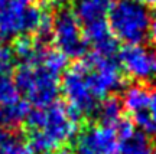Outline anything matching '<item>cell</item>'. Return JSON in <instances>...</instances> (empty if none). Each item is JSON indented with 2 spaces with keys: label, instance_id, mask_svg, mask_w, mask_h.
<instances>
[{
  "label": "cell",
  "instance_id": "ac0fdd59",
  "mask_svg": "<svg viewBox=\"0 0 156 154\" xmlns=\"http://www.w3.org/2000/svg\"><path fill=\"white\" fill-rule=\"evenodd\" d=\"M0 154H34L28 141L19 137H9L0 143Z\"/></svg>",
  "mask_w": 156,
  "mask_h": 154
},
{
  "label": "cell",
  "instance_id": "277c9868",
  "mask_svg": "<svg viewBox=\"0 0 156 154\" xmlns=\"http://www.w3.org/2000/svg\"><path fill=\"white\" fill-rule=\"evenodd\" d=\"M88 69V63L81 58L62 77L61 89L67 98L68 112L78 122L87 117L94 115L97 111V99L90 92L85 82V72Z\"/></svg>",
  "mask_w": 156,
  "mask_h": 154
},
{
  "label": "cell",
  "instance_id": "52a82bcc",
  "mask_svg": "<svg viewBox=\"0 0 156 154\" xmlns=\"http://www.w3.org/2000/svg\"><path fill=\"white\" fill-rule=\"evenodd\" d=\"M52 39L61 50L68 58L81 59L87 53V46L83 36L80 22L75 17L74 12L68 9H62L55 17L52 25Z\"/></svg>",
  "mask_w": 156,
  "mask_h": 154
},
{
  "label": "cell",
  "instance_id": "f546056e",
  "mask_svg": "<svg viewBox=\"0 0 156 154\" xmlns=\"http://www.w3.org/2000/svg\"><path fill=\"white\" fill-rule=\"evenodd\" d=\"M152 154H156V145H155V150H153V153Z\"/></svg>",
  "mask_w": 156,
  "mask_h": 154
},
{
  "label": "cell",
  "instance_id": "44dd1931",
  "mask_svg": "<svg viewBox=\"0 0 156 154\" xmlns=\"http://www.w3.org/2000/svg\"><path fill=\"white\" fill-rule=\"evenodd\" d=\"M13 61H15V56L12 53V49L5 46L0 39V75H7L10 72Z\"/></svg>",
  "mask_w": 156,
  "mask_h": 154
},
{
  "label": "cell",
  "instance_id": "6da1fadb",
  "mask_svg": "<svg viewBox=\"0 0 156 154\" xmlns=\"http://www.w3.org/2000/svg\"><path fill=\"white\" fill-rule=\"evenodd\" d=\"M81 122L75 121L64 102L55 101L44 108V124L38 131L28 132V144L34 153H52L77 137Z\"/></svg>",
  "mask_w": 156,
  "mask_h": 154
},
{
  "label": "cell",
  "instance_id": "e0dca14e",
  "mask_svg": "<svg viewBox=\"0 0 156 154\" xmlns=\"http://www.w3.org/2000/svg\"><path fill=\"white\" fill-rule=\"evenodd\" d=\"M19 91L9 75H0V108L19 101Z\"/></svg>",
  "mask_w": 156,
  "mask_h": 154
},
{
  "label": "cell",
  "instance_id": "83f0119b",
  "mask_svg": "<svg viewBox=\"0 0 156 154\" xmlns=\"http://www.w3.org/2000/svg\"><path fill=\"white\" fill-rule=\"evenodd\" d=\"M13 2H16V3H19V5H22V6H28V5H32L36 0H13Z\"/></svg>",
  "mask_w": 156,
  "mask_h": 154
},
{
  "label": "cell",
  "instance_id": "f1b7e54d",
  "mask_svg": "<svg viewBox=\"0 0 156 154\" xmlns=\"http://www.w3.org/2000/svg\"><path fill=\"white\" fill-rule=\"evenodd\" d=\"M6 2H7V0H0V6L3 5V3H6Z\"/></svg>",
  "mask_w": 156,
  "mask_h": 154
},
{
  "label": "cell",
  "instance_id": "8fae6325",
  "mask_svg": "<svg viewBox=\"0 0 156 154\" xmlns=\"http://www.w3.org/2000/svg\"><path fill=\"white\" fill-rule=\"evenodd\" d=\"M114 2L116 0H77L74 15L78 22L87 25L94 20L104 19V15L110 10Z\"/></svg>",
  "mask_w": 156,
  "mask_h": 154
},
{
  "label": "cell",
  "instance_id": "3957f363",
  "mask_svg": "<svg viewBox=\"0 0 156 154\" xmlns=\"http://www.w3.org/2000/svg\"><path fill=\"white\" fill-rule=\"evenodd\" d=\"M13 82L19 92L34 107L44 110L54 104L59 94L58 77L51 74L44 66L20 65L15 74Z\"/></svg>",
  "mask_w": 156,
  "mask_h": 154
},
{
  "label": "cell",
  "instance_id": "d6986e66",
  "mask_svg": "<svg viewBox=\"0 0 156 154\" xmlns=\"http://www.w3.org/2000/svg\"><path fill=\"white\" fill-rule=\"evenodd\" d=\"M133 124L134 127H137L142 134L145 135H156V122L153 121V118L151 117L149 112L142 111V112H136L133 114Z\"/></svg>",
  "mask_w": 156,
  "mask_h": 154
},
{
  "label": "cell",
  "instance_id": "4fadbf2b",
  "mask_svg": "<svg viewBox=\"0 0 156 154\" xmlns=\"http://www.w3.org/2000/svg\"><path fill=\"white\" fill-rule=\"evenodd\" d=\"M98 117L101 120V124L114 127L117 122L123 118V105L122 101L117 97H107L101 102L100 107H97Z\"/></svg>",
  "mask_w": 156,
  "mask_h": 154
},
{
  "label": "cell",
  "instance_id": "7c38bea8",
  "mask_svg": "<svg viewBox=\"0 0 156 154\" xmlns=\"http://www.w3.org/2000/svg\"><path fill=\"white\" fill-rule=\"evenodd\" d=\"M149 101H151V94L145 87L132 85L126 88L123 94L122 105L126 111L136 114V112H142V111H146V108H149Z\"/></svg>",
  "mask_w": 156,
  "mask_h": 154
},
{
  "label": "cell",
  "instance_id": "5bb4252c",
  "mask_svg": "<svg viewBox=\"0 0 156 154\" xmlns=\"http://www.w3.org/2000/svg\"><path fill=\"white\" fill-rule=\"evenodd\" d=\"M30 104L25 99H19L13 104L7 105V107H2L0 111H2V115H3V120H5L7 128H12V127L19 125L20 122H23L26 120V117L29 115L30 112Z\"/></svg>",
  "mask_w": 156,
  "mask_h": 154
},
{
  "label": "cell",
  "instance_id": "4316f807",
  "mask_svg": "<svg viewBox=\"0 0 156 154\" xmlns=\"http://www.w3.org/2000/svg\"><path fill=\"white\" fill-rule=\"evenodd\" d=\"M46 154H73L68 149H58L55 151H52V153H46Z\"/></svg>",
  "mask_w": 156,
  "mask_h": 154
},
{
  "label": "cell",
  "instance_id": "9c48e42d",
  "mask_svg": "<svg viewBox=\"0 0 156 154\" xmlns=\"http://www.w3.org/2000/svg\"><path fill=\"white\" fill-rule=\"evenodd\" d=\"M119 62L134 79L146 81L156 75V53L142 45H124L119 50Z\"/></svg>",
  "mask_w": 156,
  "mask_h": 154
},
{
  "label": "cell",
  "instance_id": "7402d4cb",
  "mask_svg": "<svg viewBox=\"0 0 156 154\" xmlns=\"http://www.w3.org/2000/svg\"><path fill=\"white\" fill-rule=\"evenodd\" d=\"M9 137V128L6 125L5 120H3V115H2V111H0V143L6 140V138Z\"/></svg>",
  "mask_w": 156,
  "mask_h": 154
},
{
  "label": "cell",
  "instance_id": "8992f818",
  "mask_svg": "<svg viewBox=\"0 0 156 154\" xmlns=\"http://www.w3.org/2000/svg\"><path fill=\"white\" fill-rule=\"evenodd\" d=\"M44 12L45 7L22 6L7 0L0 6V39L36 33Z\"/></svg>",
  "mask_w": 156,
  "mask_h": 154
},
{
  "label": "cell",
  "instance_id": "603a6c76",
  "mask_svg": "<svg viewBox=\"0 0 156 154\" xmlns=\"http://www.w3.org/2000/svg\"><path fill=\"white\" fill-rule=\"evenodd\" d=\"M149 110H151V117L153 118V121L156 122V89L152 92L151 95V101H149Z\"/></svg>",
  "mask_w": 156,
  "mask_h": 154
},
{
  "label": "cell",
  "instance_id": "d4e9b609",
  "mask_svg": "<svg viewBox=\"0 0 156 154\" xmlns=\"http://www.w3.org/2000/svg\"><path fill=\"white\" fill-rule=\"evenodd\" d=\"M69 0H48V3H49L51 7H55V9H61L62 10V7L67 5Z\"/></svg>",
  "mask_w": 156,
  "mask_h": 154
},
{
  "label": "cell",
  "instance_id": "7a4b0ae2",
  "mask_svg": "<svg viewBox=\"0 0 156 154\" xmlns=\"http://www.w3.org/2000/svg\"><path fill=\"white\" fill-rule=\"evenodd\" d=\"M112 35L126 45H140L147 36L151 13L136 0H116L108 10Z\"/></svg>",
  "mask_w": 156,
  "mask_h": 154
},
{
  "label": "cell",
  "instance_id": "5b68a950",
  "mask_svg": "<svg viewBox=\"0 0 156 154\" xmlns=\"http://www.w3.org/2000/svg\"><path fill=\"white\" fill-rule=\"evenodd\" d=\"M84 59L90 68L85 72V82L97 101L104 99L110 92L123 87L122 71L119 63L112 58H104L97 52H91Z\"/></svg>",
  "mask_w": 156,
  "mask_h": 154
},
{
  "label": "cell",
  "instance_id": "ffe728a7",
  "mask_svg": "<svg viewBox=\"0 0 156 154\" xmlns=\"http://www.w3.org/2000/svg\"><path fill=\"white\" fill-rule=\"evenodd\" d=\"M114 130H116V132H117L119 140L123 141V143L129 141V140L136 134V128H134L133 121H130L129 118H122V120L114 125Z\"/></svg>",
  "mask_w": 156,
  "mask_h": 154
},
{
  "label": "cell",
  "instance_id": "cb8c5ba5",
  "mask_svg": "<svg viewBox=\"0 0 156 154\" xmlns=\"http://www.w3.org/2000/svg\"><path fill=\"white\" fill-rule=\"evenodd\" d=\"M147 35H149V38H151L152 42L156 45V19L153 20V22H151V25H149V30H147Z\"/></svg>",
  "mask_w": 156,
  "mask_h": 154
},
{
  "label": "cell",
  "instance_id": "30bf717a",
  "mask_svg": "<svg viewBox=\"0 0 156 154\" xmlns=\"http://www.w3.org/2000/svg\"><path fill=\"white\" fill-rule=\"evenodd\" d=\"M83 36L87 43H91L94 46V52L104 58H112L119 50L117 39L112 35L110 28L104 19L87 23Z\"/></svg>",
  "mask_w": 156,
  "mask_h": 154
},
{
  "label": "cell",
  "instance_id": "2e32d148",
  "mask_svg": "<svg viewBox=\"0 0 156 154\" xmlns=\"http://www.w3.org/2000/svg\"><path fill=\"white\" fill-rule=\"evenodd\" d=\"M120 154H152L149 137L140 131H136L129 141L122 144Z\"/></svg>",
  "mask_w": 156,
  "mask_h": 154
},
{
  "label": "cell",
  "instance_id": "484cf974",
  "mask_svg": "<svg viewBox=\"0 0 156 154\" xmlns=\"http://www.w3.org/2000/svg\"><path fill=\"white\" fill-rule=\"evenodd\" d=\"M137 3H140V5H143L146 7V6H156V0H136Z\"/></svg>",
  "mask_w": 156,
  "mask_h": 154
},
{
  "label": "cell",
  "instance_id": "9a60e30c",
  "mask_svg": "<svg viewBox=\"0 0 156 154\" xmlns=\"http://www.w3.org/2000/svg\"><path fill=\"white\" fill-rule=\"evenodd\" d=\"M68 58L67 55H64L61 50L58 49H45L44 58L39 66H44L45 69L54 75H59L65 68L68 66Z\"/></svg>",
  "mask_w": 156,
  "mask_h": 154
},
{
  "label": "cell",
  "instance_id": "ba28073f",
  "mask_svg": "<svg viewBox=\"0 0 156 154\" xmlns=\"http://www.w3.org/2000/svg\"><path fill=\"white\" fill-rule=\"evenodd\" d=\"M122 143L114 127L98 124L78 134L75 154H120Z\"/></svg>",
  "mask_w": 156,
  "mask_h": 154
}]
</instances>
